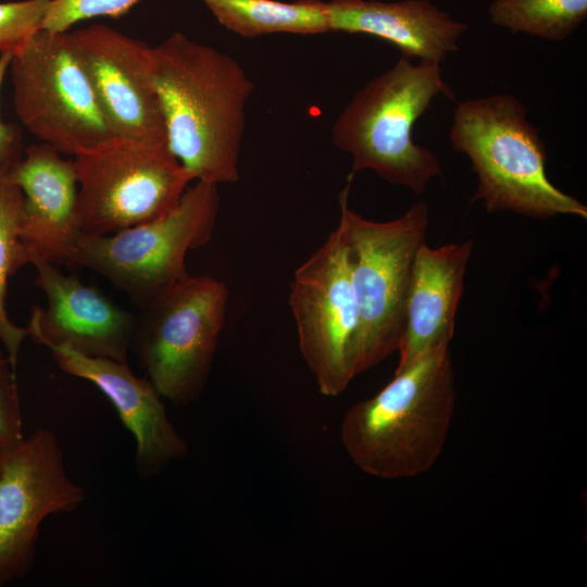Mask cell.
<instances>
[{"label":"cell","mask_w":587,"mask_h":587,"mask_svg":"<svg viewBox=\"0 0 587 587\" xmlns=\"http://www.w3.org/2000/svg\"><path fill=\"white\" fill-rule=\"evenodd\" d=\"M3 449H0V457H1V452H2Z\"/></svg>","instance_id":"d4e9b609"},{"label":"cell","mask_w":587,"mask_h":587,"mask_svg":"<svg viewBox=\"0 0 587 587\" xmlns=\"http://www.w3.org/2000/svg\"><path fill=\"white\" fill-rule=\"evenodd\" d=\"M139 0H51L42 28L67 32L80 22L95 17L117 18L125 15Z\"/></svg>","instance_id":"7402d4cb"},{"label":"cell","mask_w":587,"mask_h":587,"mask_svg":"<svg viewBox=\"0 0 587 587\" xmlns=\"http://www.w3.org/2000/svg\"><path fill=\"white\" fill-rule=\"evenodd\" d=\"M352 176L339 193L340 217L349 245L351 280L359 310L357 374L398 350L414 260L426 242L425 202L413 203L386 222L363 217L349 207Z\"/></svg>","instance_id":"5b68a950"},{"label":"cell","mask_w":587,"mask_h":587,"mask_svg":"<svg viewBox=\"0 0 587 587\" xmlns=\"http://www.w3.org/2000/svg\"><path fill=\"white\" fill-rule=\"evenodd\" d=\"M29 263L47 308L34 307L28 336L47 348L65 346L85 355L126 361L135 316L101 290L65 275L57 264L38 258Z\"/></svg>","instance_id":"4fadbf2b"},{"label":"cell","mask_w":587,"mask_h":587,"mask_svg":"<svg viewBox=\"0 0 587 587\" xmlns=\"http://www.w3.org/2000/svg\"><path fill=\"white\" fill-rule=\"evenodd\" d=\"M488 13L492 24L513 34L555 41L567 38L585 21L587 0H494Z\"/></svg>","instance_id":"ffe728a7"},{"label":"cell","mask_w":587,"mask_h":587,"mask_svg":"<svg viewBox=\"0 0 587 587\" xmlns=\"http://www.w3.org/2000/svg\"><path fill=\"white\" fill-rule=\"evenodd\" d=\"M327 14L330 32L371 35L392 43L407 58L438 64L459 49V38L467 29L427 0H333Z\"/></svg>","instance_id":"e0dca14e"},{"label":"cell","mask_w":587,"mask_h":587,"mask_svg":"<svg viewBox=\"0 0 587 587\" xmlns=\"http://www.w3.org/2000/svg\"><path fill=\"white\" fill-rule=\"evenodd\" d=\"M513 95L466 100L454 110L450 142L464 153L477 176L471 202L488 212L513 211L545 220L558 215L587 218V207L548 177L547 151Z\"/></svg>","instance_id":"3957f363"},{"label":"cell","mask_w":587,"mask_h":587,"mask_svg":"<svg viewBox=\"0 0 587 587\" xmlns=\"http://www.w3.org/2000/svg\"><path fill=\"white\" fill-rule=\"evenodd\" d=\"M9 70L15 112L41 142L75 155L113 136L70 30H38Z\"/></svg>","instance_id":"9c48e42d"},{"label":"cell","mask_w":587,"mask_h":587,"mask_svg":"<svg viewBox=\"0 0 587 587\" xmlns=\"http://www.w3.org/2000/svg\"><path fill=\"white\" fill-rule=\"evenodd\" d=\"M25 437L15 370L0 350V449H7Z\"/></svg>","instance_id":"603a6c76"},{"label":"cell","mask_w":587,"mask_h":587,"mask_svg":"<svg viewBox=\"0 0 587 587\" xmlns=\"http://www.w3.org/2000/svg\"><path fill=\"white\" fill-rule=\"evenodd\" d=\"M218 185L197 180L167 214L101 236H82L73 266L97 272L139 308L188 274L185 259L213 234Z\"/></svg>","instance_id":"ba28073f"},{"label":"cell","mask_w":587,"mask_h":587,"mask_svg":"<svg viewBox=\"0 0 587 587\" xmlns=\"http://www.w3.org/2000/svg\"><path fill=\"white\" fill-rule=\"evenodd\" d=\"M86 499L65 467L57 435L38 428L0 457V587L27 575L39 529L54 514L70 513Z\"/></svg>","instance_id":"8fae6325"},{"label":"cell","mask_w":587,"mask_h":587,"mask_svg":"<svg viewBox=\"0 0 587 587\" xmlns=\"http://www.w3.org/2000/svg\"><path fill=\"white\" fill-rule=\"evenodd\" d=\"M50 1L0 2V53L13 55L42 28Z\"/></svg>","instance_id":"44dd1931"},{"label":"cell","mask_w":587,"mask_h":587,"mask_svg":"<svg viewBox=\"0 0 587 587\" xmlns=\"http://www.w3.org/2000/svg\"><path fill=\"white\" fill-rule=\"evenodd\" d=\"M71 33L112 135L166 143L153 47L104 24Z\"/></svg>","instance_id":"7c38bea8"},{"label":"cell","mask_w":587,"mask_h":587,"mask_svg":"<svg viewBox=\"0 0 587 587\" xmlns=\"http://www.w3.org/2000/svg\"><path fill=\"white\" fill-rule=\"evenodd\" d=\"M11 59V53H0V89ZM23 154V137L20 128L15 124L3 123L0 118V177H8Z\"/></svg>","instance_id":"cb8c5ba5"},{"label":"cell","mask_w":587,"mask_h":587,"mask_svg":"<svg viewBox=\"0 0 587 587\" xmlns=\"http://www.w3.org/2000/svg\"><path fill=\"white\" fill-rule=\"evenodd\" d=\"M473 241L419 249L407 298L403 333L399 342L398 372L421 355L449 348Z\"/></svg>","instance_id":"2e32d148"},{"label":"cell","mask_w":587,"mask_h":587,"mask_svg":"<svg viewBox=\"0 0 587 587\" xmlns=\"http://www.w3.org/2000/svg\"><path fill=\"white\" fill-rule=\"evenodd\" d=\"M455 409L449 348L429 351L373 397L351 405L341 444L364 473L383 479L428 472L442 452Z\"/></svg>","instance_id":"7a4b0ae2"},{"label":"cell","mask_w":587,"mask_h":587,"mask_svg":"<svg viewBox=\"0 0 587 587\" xmlns=\"http://www.w3.org/2000/svg\"><path fill=\"white\" fill-rule=\"evenodd\" d=\"M440 95L454 99L440 64H413L404 55L359 89L333 125L334 145L351 157L350 175L371 170L415 195L441 177L438 158L412 138L415 122Z\"/></svg>","instance_id":"277c9868"},{"label":"cell","mask_w":587,"mask_h":587,"mask_svg":"<svg viewBox=\"0 0 587 587\" xmlns=\"http://www.w3.org/2000/svg\"><path fill=\"white\" fill-rule=\"evenodd\" d=\"M23 195L20 237L29 261L38 258L73 266L82 237L77 223L78 179L74 160L52 146L27 147L8 175Z\"/></svg>","instance_id":"9a60e30c"},{"label":"cell","mask_w":587,"mask_h":587,"mask_svg":"<svg viewBox=\"0 0 587 587\" xmlns=\"http://www.w3.org/2000/svg\"><path fill=\"white\" fill-rule=\"evenodd\" d=\"M225 28L247 38L330 32L327 2L320 0H201Z\"/></svg>","instance_id":"ac0fdd59"},{"label":"cell","mask_w":587,"mask_h":587,"mask_svg":"<svg viewBox=\"0 0 587 587\" xmlns=\"http://www.w3.org/2000/svg\"><path fill=\"white\" fill-rule=\"evenodd\" d=\"M227 300L224 282L187 274L135 316L130 351L162 398L175 407L191 404L204 390Z\"/></svg>","instance_id":"8992f818"},{"label":"cell","mask_w":587,"mask_h":587,"mask_svg":"<svg viewBox=\"0 0 587 587\" xmlns=\"http://www.w3.org/2000/svg\"><path fill=\"white\" fill-rule=\"evenodd\" d=\"M289 305L301 355L320 392L340 395L358 375L360 326L348 238L340 220L324 243L295 271Z\"/></svg>","instance_id":"30bf717a"},{"label":"cell","mask_w":587,"mask_h":587,"mask_svg":"<svg viewBox=\"0 0 587 587\" xmlns=\"http://www.w3.org/2000/svg\"><path fill=\"white\" fill-rule=\"evenodd\" d=\"M153 54L170 150L196 180L237 182L252 80L235 58L180 32Z\"/></svg>","instance_id":"6da1fadb"},{"label":"cell","mask_w":587,"mask_h":587,"mask_svg":"<svg viewBox=\"0 0 587 587\" xmlns=\"http://www.w3.org/2000/svg\"><path fill=\"white\" fill-rule=\"evenodd\" d=\"M24 195L8 177H0V340L15 370L27 327L14 324L7 311L5 296L10 276L29 263L28 253L20 237V218Z\"/></svg>","instance_id":"d6986e66"},{"label":"cell","mask_w":587,"mask_h":587,"mask_svg":"<svg viewBox=\"0 0 587 587\" xmlns=\"http://www.w3.org/2000/svg\"><path fill=\"white\" fill-rule=\"evenodd\" d=\"M48 349L60 370L93 384L112 403L135 439L134 467L141 479L153 478L188 454V444L170 421L162 396L126 361L89 357L65 346Z\"/></svg>","instance_id":"5bb4252c"},{"label":"cell","mask_w":587,"mask_h":587,"mask_svg":"<svg viewBox=\"0 0 587 587\" xmlns=\"http://www.w3.org/2000/svg\"><path fill=\"white\" fill-rule=\"evenodd\" d=\"M82 236L121 232L172 211L193 175L167 143L111 136L74 155Z\"/></svg>","instance_id":"52a82bcc"}]
</instances>
